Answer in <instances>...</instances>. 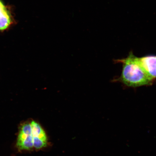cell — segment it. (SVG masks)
Segmentation results:
<instances>
[{"label": "cell", "instance_id": "obj_1", "mask_svg": "<svg viewBox=\"0 0 156 156\" xmlns=\"http://www.w3.org/2000/svg\"><path fill=\"white\" fill-rule=\"evenodd\" d=\"M48 138L38 122L32 120L23 124L19 128L16 146L20 151L38 150L46 147Z\"/></svg>", "mask_w": 156, "mask_h": 156}, {"label": "cell", "instance_id": "obj_2", "mask_svg": "<svg viewBox=\"0 0 156 156\" xmlns=\"http://www.w3.org/2000/svg\"><path fill=\"white\" fill-rule=\"evenodd\" d=\"M132 52L126 58L115 60L123 64L121 76L115 81H120L129 87H137L151 84L154 80L144 71L136 61Z\"/></svg>", "mask_w": 156, "mask_h": 156}, {"label": "cell", "instance_id": "obj_3", "mask_svg": "<svg viewBox=\"0 0 156 156\" xmlns=\"http://www.w3.org/2000/svg\"><path fill=\"white\" fill-rule=\"evenodd\" d=\"M136 62L152 79L156 78V56L149 55L142 57L135 56Z\"/></svg>", "mask_w": 156, "mask_h": 156}, {"label": "cell", "instance_id": "obj_4", "mask_svg": "<svg viewBox=\"0 0 156 156\" xmlns=\"http://www.w3.org/2000/svg\"><path fill=\"white\" fill-rule=\"evenodd\" d=\"M11 23V19L8 11L0 1V30L6 29Z\"/></svg>", "mask_w": 156, "mask_h": 156}]
</instances>
